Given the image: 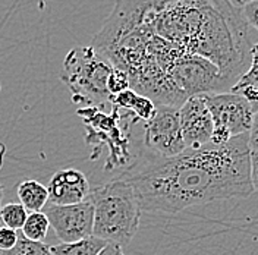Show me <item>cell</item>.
<instances>
[{"label": "cell", "mask_w": 258, "mask_h": 255, "mask_svg": "<svg viewBox=\"0 0 258 255\" xmlns=\"http://www.w3.org/2000/svg\"><path fill=\"white\" fill-rule=\"evenodd\" d=\"M106 28L153 38L216 65L227 91L251 63V27L226 0H116Z\"/></svg>", "instance_id": "cell-1"}, {"label": "cell", "mask_w": 258, "mask_h": 255, "mask_svg": "<svg viewBox=\"0 0 258 255\" xmlns=\"http://www.w3.org/2000/svg\"><path fill=\"white\" fill-rule=\"evenodd\" d=\"M249 156L248 134L186 148L173 157L151 154L120 177L134 188L141 211L176 214L216 200L249 197L254 192Z\"/></svg>", "instance_id": "cell-2"}, {"label": "cell", "mask_w": 258, "mask_h": 255, "mask_svg": "<svg viewBox=\"0 0 258 255\" xmlns=\"http://www.w3.org/2000/svg\"><path fill=\"white\" fill-rule=\"evenodd\" d=\"M88 200L94 206L93 235L109 243L128 245L141 219V207L131 183L119 176L91 189Z\"/></svg>", "instance_id": "cell-3"}, {"label": "cell", "mask_w": 258, "mask_h": 255, "mask_svg": "<svg viewBox=\"0 0 258 255\" xmlns=\"http://www.w3.org/2000/svg\"><path fill=\"white\" fill-rule=\"evenodd\" d=\"M113 65L96 48H72L63 60L60 80L72 93V101L80 104L100 106L110 101L107 81Z\"/></svg>", "instance_id": "cell-4"}, {"label": "cell", "mask_w": 258, "mask_h": 255, "mask_svg": "<svg viewBox=\"0 0 258 255\" xmlns=\"http://www.w3.org/2000/svg\"><path fill=\"white\" fill-rule=\"evenodd\" d=\"M204 100L214 123L211 143L225 144L251 132L255 110L246 98L226 91L204 94Z\"/></svg>", "instance_id": "cell-5"}, {"label": "cell", "mask_w": 258, "mask_h": 255, "mask_svg": "<svg viewBox=\"0 0 258 255\" xmlns=\"http://www.w3.org/2000/svg\"><path fill=\"white\" fill-rule=\"evenodd\" d=\"M144 145L159 157H173L186 150L183 141L179 107L159 104L144 125Z\"/></svg>", "instance_id": "cell-6"}, {"label": "cell", "mask_w": 258, "mask_h": 255, "mask_svg": "<svg viewBox=\"0 0 258 255\" xmlns=\"http://www.w3.org/2000/svg\"><path fill=\"white\" fill-rule=\"evenodd\" d=\"M43 213L47 216L50 227L62 243H72L93 236L94 206L90 200L72 206L47 204Z\"/></svg>", "instance_id": "cell-7"}, {"label": "cell", "mask_w": 258, "mask_h": 255, "mask_svg": "<svg viewBox=\"0 0 258 255\" xmlns=\"http://www.w3.org/2000/svg\"><path fill=\"white\" fill-rule=\"evenodd\" d=\"M179 117L186 148H198L211 143L214 123L204 94L186 98V101L179 107Z\"/></svg>", "instance_id": "cell-8"}, {"label": "cell", "mask_w": 258, "mask_h": 255, "mask_svg": "<svg viewBox=\"0 0 258 255\" xmlns=\"http://www.w3.org/2000/svg\"><path fill=\"white\" fill-rule=\"evenodd\" d=\"M48 204L72 206L80 204L90 197V182L78 169H60L51 176L47 185Z\"/></svg>", "instance_id": "cell-9"}, {"label": "cell", "mask_w": 258, "mask_h": 255, "mask_svg": "<svg viewBox=\"0 0 258 255\" xmlns=\"http://www.w3.org/2000/svg\"><path fill=\"white\" fill-rule=\"evenodd\" d=\"M110 103L119 107L120 110H128L129 114L135 117V120H150L156 112V104L148 97L143 96L134 90H126L120 94L110 97Z\"/></svg>", "instance_id": "cell-10"}, {"label": "cell", "mask_w": 258, "mask_h": 255, "mask_svg": "<svg viewBox=\"0 0 258 255\" xmlns=\"http://www.w3.org/2000/svg\"><path fill=\"white\" fill-rule=\"evenodd\" d=\"M230 93L239 94L246 98L255 113L258 112V40L254 41L251 47V63L243 72L238 82L230 88Z\"/></svg>", "instance_id": "cell-11"}, {"label": "cell", "mask_w": 258, "mask_h": 255, "mask_svg": "<svg viewBox=\"0 0 258 255\" xmlns=\"http://www.w3.org/2000/svg\"><path fill=\"white\" fill-rule=\"evenodd\" d=\"M16 194L19 203L30 213L43 211V208L48 204L47 186L34 179H27L21 182L16 188Z\"/></svg>", "instance_id": "cell-12"}, {"label": "cell", "mask_w": 258, "mask_h": 255, "mask_svg": "<svg viewBox=\"0 0 258 255\" xmlns=\"http://www.w3.org/2000/svg\"><path fill=\"white\" fill-rule=\"evenodd\" d=\"M106 245H107L106 240L93 235L78 242L54 245L51 246V252L53 255H97Z\"/></svg>", "instance_id": "cell-13"}, {"label": "cell", "mask_w": 258, "mask_h": 255, "mask_svg": "<svg viewBox=\"0 0 258 255\" xmlns=\"http://www.w3.org/2000/svg\"><path fill=\"white\" fill-rule=\"evenodd\" d=\"M48 229H50V222L47 216L43 211H35L28 214L27 222L22 227V235L35 242H43V239H46L47 236Z\"/></svg>", "instance_id": "cell-14"}, {"label": "cell", "mask_w": 258, "mask_h": 255, "mask_svg": "<svg viewBox=\"0 0 258 255\" xmlns=\"http://www.w3.org/2000/svg\"><path fill=\"white\" fill-rule=\"evenodd\" d=\"M28 211L21 203H9L0 207V220L3 226L11 227L14 230H22L27 222Z\"/></svg>", "instance_id": "cell-15"}, {"label": "cell", "mask_w": 258, "mask_h": 255, "mask_svg": "<svg viewBox=\"0 0 258 255\" xmlns=\"http://www.w3.org/2000/svg\"><path fill=\"white\" fill-rule=\"evenodd\" d=\"M6 255H53L51 246L46 245L44 242H35V240L25 238L22 233H19L16 245Z\"/></svg>", "instance_id": "cell-16"}, {"label": "cell", "mask_w": 258, "mask_h": 255, "mask_svg": "<svg viewBox=\"0 0 258 255\" xmlns=\"http://www.w3.org/2000/svg\"><path fill=\"white\" fill-rule=\"evenodd\" d=\"M107 88H109L110 96H116V94H120V93L129 90L131 84H129L128 75L123 71L113 68L112 74H110L109 81H107Z\"/></svg>", "instance_id": "cell-17"}, {"label": "cell", "mask_w": 258, "mask_h": 255, "mask_svg": "<svg viewBox=\"0 0 258 255\" xmlns=\"http://www.w3.org/2000/svg\"><path fill=\"white\" fill-rule=\"evenodd\" d=\"M18 236H19L18 230H14L6 226L0 227V252L5 254L11 251L18 242Z\"/></svg>", "instance_id": "cell-18"}, {"label": "cell", "mask_w": 258, "mask_h": 255, "mask_svg": "<svg viewBox=\"0 0 258 255\" xmlns=\"http://www.w3.org/2000/svg\"><path fill=\"white\" fill-rule=\"evenodd\" d=\"M241 16L243 21L258 34V0L251 2L243 9H241Z\"/></svg>", "instance_id": "cell-19"}, {"label": "cell", "mask_w": 258, "mask_h": 255, "mask_svg": "<svg viewBox=\"0 0 258 255\" xmlns=\"http://www.w3.org/2000/svg\"><path fill=\"white\" fill-rule=\"evenodd\" d=\"M249 166H251V182H252L254 191L258 192V150H251Z\"/></svg>", "instance_id": "cell-20"}, {"label": "cell", "mask_w": 258, "mask_h": 255, "mask_svg": "<svg viewBox=\"0 0 258 255\" xmlns=\"http://www.w3.org/2000/svg\"><path fill=\"white\" fill-rule=\"evenodd\" d=\"M249 148L251 150H258V112L254 116L252 128L249 132Z\"/></svg>", "instance_id": "cell-21"}, {"label": "cell", "mask_w": 258, "mask_h": 255, "mask_svg": "<svg viewBox=\"0 0 258 255\" xmlns=\"http://www.w3.org/2000/svg\"><path fill=\"white\" fill-rule=\"evenodd\" d=\"M97 255H125L123 254V249H122V246L120 245H117V243H109L107 242V245L98 252Z\"/></svg>", "instance_id": "cell-22"}, {"label": "cell", "mask_w": 258, "mask_h": 255, "mask_svg": "<svg viewBox=\"0 0 258 255\" xmlns=\"http://www.w3.org/2000/svg\"><path fill=\"white\" fill-rule=\"evenodd\" d=\"M233 9H236V11H241L243 9L246 5H249L251 2H254V0H226Z\"/></svg>", "instance_id": "cell-23"}, {"label": "cell", "mask_w": 258, "mask_h": 255, "mask_svg": "<svg viewBox=\"0 0 258 255\" xmlns=\"http://www.w3.org/2000/svg\"><path fill=\"white\" fill-rule=\"evenodd\" d=\"M0 164H2V154H0ZM2 198H3V185L0 183V201H2Z\"/></svg>", "instance_id": "cell-24"}, {"label": "cell", "mask_w": 258, "mask_h": 255, "mask_svg": "<svg viewBox=\"0 0 258 255\" xmlns=\"http://www.w3.org/2000/svg\"><path fill=\"white\" fill-rule=\"evenodd\" d=\"M0 93H2V85H0Z\"/></svg>", "instance_id": "cell-25"}, {"label": "cell", "mask_w": 258, "mask_h": 255, "mask_svg": "<svg viewBox=\"0 0 258 255\" xmlns=\"http://www.w3.org/2000/svg\"><path fill=\"white\" fill-rule=\"evenodd\" d=\"M0 255H6V254H3V252H0Z\"/></svg>", "instance_id": "cell-26"}, {"label": "cell", "mask_w": 258, "mask_h": 255, "mask_svg": "<svg viewBox=\"0 0 258 255\" xmlns=\"http://www.w3.org/2000/svg\"><path fill=\"white\" fill-rule=\"evenodd\" d=\"M0 222H2V220H0Z\"/></svg>", "instance_id": "cell-27"}]
</instances>
